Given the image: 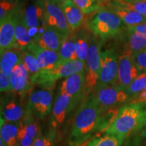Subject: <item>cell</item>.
<instances>
[{"mask_svg": "<svg viewBox=\"0 0 146 146\" xmlns=\"http://www.w3.org/2000/svg\"><path fill=\"white\" fill-rule=\"evenodd\" d=\"M105 131L102 123V108L94 98L82 106L76 114L68 137L70 146H83Z\"/></svg>", "mask_w": 146, "mask_h": 146, "instance_id": "1", "label": "cell"}, {"mask_svg": "<svg viewBox=\"0 0 146 146\" xmlns=\"http://www.w3.org/2000/svg\"><path fill=\"white\" fill-rule=\"evenodd\" d=\"M146 123V110L141 104L131 103L119 109L106 133L123 141L133 133L141 129Z\"/></svg>", "mask_w": 146, "mask_h": 146, "instance_id": "2", "label": "cell"}, {"mask_svg": "<svg viewBox=\"0 0 146 146\" xmlns=\"http://www.w3.org/2000/svg\"><path fill=\"white\" fill-rule=\"evenodd\" d=\"M85 64L80 60L59 62L50 70H41L31 77V85H38L43 89H51L57 80L66 78L76 73L85 71Z\"/></svg>", "mask_w": 146, "mask_h": 146, "instance_id": "3", "label": "cell"}, {"mask_svg": "<svg viewBox=\"0 0 146 146\" xmlns=\"http://www.w3.org/2000/svg\"><path fill=\"white\" fill-rule=\"evenodd\" d=\"M120 18L111 10H100L89 20L87 26L94 35L99 36L102 40L115 36L122 27Z\"/></svg>", "mask_w": 146, "mask_h": 146, "instance_id": "4", "label": "cell"}, {"mask_svg": "<svg viewBox=\"0 0 146 146\" xmlns=\"http://www.w3.org/2000/svg\"><path fill=\"white\" fill-rule=\"evenodd\" d=\"M100 45L101 43L99 40L94 36L90 41L85 66V93L87 94L95 91L98 85L101 64Z\"/></svg>", "mask_w": 146, "mask_h": 146, "instance_id": "5", "label": "cell"}, {"mask_svg": "<svg viewBox=\"0 0 146 146\" xmlns=\"http://www.w3.org/2000/svg\"><path fill=\"white\" fill-rule=\"evenodd\" d=\"M119 58L114 50H106L101 52L99 79L96 89L107 85H116L118 78Z\"/></svg>", "mask_w": 146, "mask_h": 146, "instance_id": "6", "label": "cell"}, {"mask_svg": "<svg viewBox=\"0 0 146 146\" xmlns=\"http://www.w3.org/2000/svg\"><path fill=\"white\" fill-rule=\"evenodd\" d=\"M23 13L25 24L34 43L49 27L45 19L43 2L27 5Z\"/></svg>", "mask_w": 146, "mask_h": 146, "instance_id": "7", "label": "cell"}, {"mask_svg": "<svg viewBox=\"0 0 146 146\" xmlns=\"http://www.w3.org/2000/svg\"><path fill=\"white\" fill-rule=\"evenodd\" d=\"M93 98L102 109L114 108L127 101L129 95L126 89L117 85H107L96 89Z\"/></svg>", "mask_w": 146, "mask_h": 146, "instance_id": "8", "label": "cell"}, {"mask_svg": "<svg viewBox=\"0 0 146 146\" xmlns=\"http://www.w3.org/2000/svg\"><path fill=\"white\" fill-rule=\"evenodd\" d=\"M52 108V94L50 89L35 91L31 94L27 112L38 118H43L50 114Z\"/></svg>", "mask_w": 146, "mask_h": 146, "instance_id": "9", "label": "cell"}, {"mask_svg": "<svg viewBox=\"0 0 146 146\" xmlns=\"http://www.w3.org/2000/svg\"><path fill=\"white\" fill-rule=\"evenodd\" d=\"M43 4L45 19L47 25L57 30L66 38L70 35L72 31L69 27L63 11L59 5L45 2H43Z\"/></svg>", "mask_w": 146, "mask_h": 146, "instance_id": "10", "label": "cell"}, {"mask_svg": "<svg viewBox=\"0 0 146 146\" xmlns=\"http://www.w3.org/2000/svg\"><path fill=\"white\" fill-rule=\"evenodd\" d=\"M85 73H76L65 78L60 85V91L71 98V110L75 108L85 92Z\"/></svg>", "mask_w": 146, "mask_h": 146, "instance_id": "11", "label": "cell"}, {"mask_svg": "<svg viewBox=\"0 0 146 146\" xmlns=\"http://www.w3.org/2000/svg\"><path fill=\"white\" fill-rule=\"evenodd\" d=\"M141 72L131 56L122 55L119 58L118 78L115 85L127 90L131 83L137 77Z\"/></svg>", "mask_w": 146, "mask_h": 146, "instance_id": "12", "label": "cell"}, {"mask_svg": "<svg viewBox=\"0 0 146 146\" xmlns=\"http://www.w3.org/2000/svg\"><path fill=\"white\" fill-rule=\"evenodd\" d=\"M15 29V48L19 50H25L33 43L24 19L23 10L17 6L12 15Z\"/></svg>", "mask_w": 146, "mask_h": 146, "instance_id": "13", "label": "cell"}, {"mask_svg": "<svg viewBox=\"0 0 146 146\" xmlns=\"http://www.w3.org/2000/svg\"><path fill=\"white\" fill-rule=\"evenodd\" d=\"M39 133V126L33 118V115L27 111V114L20 122L18 133V146H32Z\"/></svg>", "mask_w": 146, "mask_h": 146, "instance_id": "14", "label": "cell"}, {"mask_svg": "<svg viewBox=\"0 0 146 146\" xmlns=\"http://www.w3.org/2000/svg\"><path fill=\"white\" fill-rule=\"evenodd\" d=\"M25 50L28 51L36 58L41 70H50L60 62L58 52L42 48L35 43H31Z\"/></svg>", "mask_w": 146, "mask_h": 146, "instance_id": "15", "label": "cell"}, {"mask_svg": "<svg viewBox=\"0 0 146 146\" xmlns=\"http://www.w3.org/2000/svg\"><path fill=\"white\" fill-rule=\"evenodd\" d=\"M10 78L12 90L19 94H25L32 85L31 77L23 61L14 68Z\"/></svg>", "mask_w": 146, "mask_h": 146, "instance_id": "16", "label": "cell"}, {"mask_svg": "<svg viewBox=\"0 0 146 146\" xmlns=\"http://www.w3.org/2000/svg\"><path fill=\"white\" fill-rule=\"evenodd\" d=\"M70 111L71 98L66 94L59 91L52 108V125L54 127L61 125Z\"/></svg>", "mask_w": 146, "mask_h": 146, "instance_id": "17", "label": "cell"}, {"mask_svg": "<svg viewBox=\"0 0 146 146\" xmlns=\"http://www.w3.org/2000/svg\"><path fill=\"white\" fill-rule=\"evenodd\" d=\"M15 29L12 16L0 21V52L1 54L15 48Z\"/></svg>", "mask_w": 146, "mask_h": 146, "instance_id": "18", "label": "cell"}, {"mask_svg": "<svg viewBox=\"0 0 146 146\" xmlns=\"http://www.w3.org/2000/svg\"><path fill=\"white\" fill-rule=\"evenodd\" d=\"M65 39L59 31L48 27L34 43L42 48L59 52Z\"/></svg>", "mask_w": 146, "mask_h": 146, "instance_id": "19", "label": "cell"}, {"mask_svg": "<svg viewBox=\"0 0 146 146\" xmlns=\"http://www.w3.org/2000/svg\"><path fill=\"white\" fill-rule=\"evenodd\" d=\"M59 6L62 10L71 31H74L83 25L84 13L72 0H66L60 3Z\"/></svg>", "mask_w": 146, "mask_h": 146, "instance_id": "20", "label": "cell"}, {"mask_svg": "<svg viewBox=\"0 0 146 146\" xmlns=\"http://www.w3.org/2000/svg\"><path fill=\"white\" fill-rule=\"evenodd\" d=\"M24 110L14 99L7 98L1 108V119L6 122H18L23 118Z\"/></svg>", "mask_w": 146, "mask_h": 146, "instance_id": "21", "label": "cell"}, {"mask_svg": "<svg viewBox=\"0 0 146 146\" xmlns=\"http://www.w3.org/2000/svg\"><path fill=\"white\" fill-rule=\"evenodd\" d=\"M22 61L21 51L11 49L1 54L0 72L10 76L14 68Z\"/></svg>", "mask_w": 146, "mask_h": 146, "instance_id": "22", "label": "cell"}, {"mask_svg": "<svg viewBox=\"0 0 146 146\" xmlns=\"http://www.w3.org/2000/svg\"><path fill=\"white\" fill-rule=\"evenodd\" d=\"M19 122H6L1 119V138L5 146L18 145Z\"/></svg>", "mask_w": 146, "mask_h": 146, "instance_id": "23", "label": "cell"}, {"mask_svg": "<svg viewBox=\"0 0 146 146\" xmlns=\"http://www.w3.org/2000/svg\"><path fill=\"white\" fill-rule=\"evenodd\" d=\"M108 10L116 14L128 27H135L146 23V16L135 11L111 6H109Z\"/></svg>", "mask_w": 146, "mask_h": 146, "instance_id": "24", "label": "cell"}, {"mask_svg": "<svg viewBox=\"0 0 146 146\" xmlns=\"http://www.w3.org/2000/svg\"><path fill=\"white\" fill-rule=\"evenodd\" d=\"M128 39L125 45V52L123 55L131 56L135 53L146 48V36L136 32L129 31Z\"/></svg>", "mask_w": 146, "mask_h": 146, "instance_id": "25", "label": "cell"}, {"mask_svg": "<svg viewBox=\"0 0 146 146\" xmlns=\"http://www.w3.org/2000/svg\"><path fill=\"white\" fill-rule=\"evenodd\" d=\"M58 54L60 56L59 62L78 60L76 51V35L71 33L66 38Z\"/></svg>", "mask_w": 146, "mask_h": 146, "instance_id": "26", "label": "cell"}, {"mask_svg": "<svg viewBox=\"0 0 146 146\" xmlns=\"http://www.w3.org/2000/svg\"><path fill=\"white\" fill-rule=\"evenodd\" d=\"M109 6L135 11L146 16V0H112Z\"/></svg>", "mask_w": 146, "mask_h": 146, "instance_id": "27", "label": "cell"}, {"mask_svg": "<svg viewBox=\"0 0 146 146\" xmlns=\"http://www.w3.org/2000/svg\"><path fill=\"white\" fill-rule=\"evenodd\" d=\"M89 45V36L85 33V32H80L76 35V51L78 60L85 64L88 55Z\"/></svg>", "mask_w": 146, "mask_h": 146, "instance_id": "28", "label": "cell"}, {"mask_svg": "<svg viewBox=\"0 0 146 146\" xmlns=\"http://www.w3.org/2000/svg\"><path fill=\"white\" fill-rule=\"evenodd\" d=\"M122 142L117 137L106 133L103 135L95 137L83 146H120Z\"/></svg>", "mask_w": 146, "mask_h": 146, "instance_id": "29", "label": "cell"}, {"mask_svg": "<svg viewBox=\"0 0 146 146\" xmlns=\"http://www.w3.org/2000/svg\"><path fill=\"white\" fill-rule=\"evenodd\" d=\"M21 54L22 61L25 65V66L27 67L31 77L38 74L41 71V69L39 68L36 58L27 50H22Z\"/></svg>", "mask_w": 146, "mask_h": 146, "instance_id": "30", "label": "cell"}, {"mask_svg": "<svg viewBox=\"0 0 146 146\" xmlns=\"http://www.w3.org/2000/svg\"><path fill=\"white\" fill-rule=\"evenodd\" d=\"M146 87V70L142 71L127 89L129 96H137Z\"/></svg>", "mask_w": 146, "mask_h": 146, "instance_id": "31", "label": "cell"}, {"mask_svg": "<svg viewBox=\"0 0 146 146\" xmlns=\"http://www.w3.org/2000/svg\"><path fill=\"white\" fill-rule=\"evenodd\" d=\"M84 14H88L101 9V3L98 0H72Z\"/></svg>", "mask_w": 146, "mask_h": 146, "instance_id": "32", "label": "cell"}, {"mask_svg": "<svg viewBox=\"0 0 146 146\" xmlns=\"http://www.w3.org/2000/svg\"><path fill=\"white\" fill-rule=\"evenodd\" d=\"M16 3H12L8 0H1L0 2V21L10 16L17 8Z\"/></svg>", "mask_w": 146, "mask_h": 146, "instance_id": "33", "label": "cell"}, {"mask_svg": "<svg viewBox=\"0 0 146 146\" xmlns=\"http://www.w3.org/2000/svg\"><path fill=\"white\" fill-rule=\"evenodd\" d=\"M131 58L140 70H146V48L133 54Z\"/></svg>", "mask_w": 146, "mask_h": 146, "instance_id": "34", "label": "cell"}, {"mask_svg": "<svg viewBox=\"0 0 146 146\" xmlns=\"http://www.w3.org/2000/svg\"><path fill=\"white\" fill-rule=\"evenodd\" d=\"M0 90L1 92L8 93L12 90L10 76L0 72Z\"/></svg>", "mask_w": 146, "mask_h": 146, "instance_id": "35", "label": "cell"}, {"mask_svg": "<svg viewBox=\"0 0 146 146\" xmlns=\"http://www.w3.org/2000/svg\"><path fill=\"white\" fill-rule=\"evenodd\" d=\"M32 146H53L52 140L48 137L39 136Z\"/></svg>", "mask_w": 146, "mask_h": 146, "instance_id": "36", "label": "cell"}, {"mask_svg": "<svg viewBox=\"0 0 146 146\" xmlns=\"http://www.w3.org/2000/svg\"><path fill=\"white\" fill-rule=\"evenodd\" d=\"M128 31L131 32H136L146 36V23L137 25L135 27H128Z\"/></svg>", "mask_w": 146, "mask_h": 146, "instance_id": "37", "label": "cell"}, {"mask_svg": "<svg viewBox=\"0 0 146 146\" xmlns=\"http://www.w3.org/2000/svg\"><path fill=\"white\" fill-rule=\"evenodd\" d=\"M131 103L143 104L146 103V87L137 96L134 101Z\"/></svg>", "mask_w": 146, "mask_h": 146, "instance_id": "38", "label": "cell"}, {"mask_svg": "<svg viewBox=\"0 0 146 146\" xmlns=\"http://www.w3.org/2000/svg\"><path fill=\"white\" fill-rule=\"evenodd\" d=\"M41 1L45 3H56V4H60L59 0H41Z\"/></svg>", "mask_w": 146, "mask_h": 146, "instance_id": "39", "label": "cell"}, {"mask_svg": "<svg viewBox=\"0 0 146 146\" xmlns=\"http://www.w3.org/2000/svg\"><path fill=\"white\" fill-rule=\"evenodd\" d=\"M8 1H10V2H12V3H16V1H17L18 0H8Z\"/></svg>", "mask_w": 146, "mask_h": 146, "instance_id": "40", "label": "cell"}, {"mask_svg": "<svg viewBox=\"0 0 146 146\" xmlns=\"http://www.w3.org/2000/svg\"><path fill=\"white\" fill-rule=\"evenodd\" d=\"M98 1H100V3H102V2H104V1H106V0H98Z\"/></svg>", "mask_w": 146, "mask_h": 146, "instance_id": "41", "label": "cell"}, {"mask_svg": "<svg viewBox=\"0 0 146 146\" xmlns=\"http://www.w3.org/2000/svg\"><path fill=\"white\" fill-rule=\"evenodd\" d=\"M59 1H60V3L63 2V1H66V0H59Z\"/></svg>", "mask_w": 146, "mask_h": 146, "instance_id": "42", "label": "cell"}, {"mask_svg": "<svg viewBox=\"0 0 146 146\" xmlns=\"http://www.w3.org/2000/svg\"><path fill=\"white\" fill-rule=\"evenodd\" d=\"M145 135H146V123H145Z\"/></svg>", "mask_w": 146, "mask_h": 146, "instance_id": "43", "label": "cell"}]
</instances>
